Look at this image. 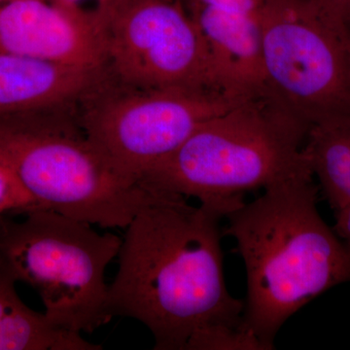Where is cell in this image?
Returning <instances> with one entry per match:
<instances>
[{
	"label": "cell",
	"instance_id": "obj_21",
	"mask_svg": "<svg viewBox=\"0 0 350 350\" xmlns=\"http://www.w3.org/2000/svg\"><path fill=\"white\" fill-rule=\"evenodd\" d=\"M182 1H183V0H182Z\"/></svg>",
	"mask_w": 350,
	"mask_h": 350
},
{
	"label": "cell",
	"instance_id": "obj_20",
	"mask_svg": "<svg viewBox=\"0 0 350 350\" xmlns=\"http://www.w3.org/2000/svg\"><path fill=\"white\" fill-rule=\"evenodd\" d=\"M7 1H9V0H0V5H1V4L5 3Z\"/></svg>",
	"mask_w": 350,
	"mask_h": 350
},
{
	"label": "cell",
	"instance_id": "obj_15",
	"mask_svg": "<svg viewBox=\"0 0 350 350\" xmlns=\"http://www.w3.org/2000/svg\"><path fill=\"white\" fill-rule=\"evenodd\" d=\"M81 21L105 38L113 16L124 0H47Z\"/></svg>",
	"mask_w": 350,
	"mask_h": 350
},
{
	"label": "cell",
	"instance_id": "obj_4",
	"mask_svg": "<svg viewBox=\"0 0 350 350\" xmlns=\"http://www.w3.org/2000/svg\"><path fill=\"white\" fill-rule=\"evenodd\" d=\"M56 111L0 115V161L43 208L125 230L153 189L119 174L78 119Z\"/></svg>",
	"mask_w": 350,
	"mask_h": 350
},
{
	"label": "cell",
	"instance_id": "obj_5",
	"mask_svg": "<svg viewBox=\"0 0 350 350\" xmlns=\"http://www.w3.org/2000/svg\"><path fill=\"white\" fill-rule=\"evenodd\" d=\"M122 239L50 209L0 220V267L36 290L54 325L93 333L111 321L105 271Z\"/></svg>",
	"mask_w": 350,
	"mask_h": 350
},
{
	"label": "cell",
	"instance_id": "obj_10",
	"mask_svg": "<svg viewBox=\"0 0 350 350\" xmlns=\"http://www.w3.org/2000/svg\"><path fill=\"white\" fill-rule=\"evenodd\" d=\"M103 68L0 53V115L54 111L98 87Z\"/></svg>",
	"mask_w": 350,
	"mask_h": 350
},
{
	"label": "cell",
	"instance_id": "obj_17",
	"mask_svg": "<svg viewBox=\"0 0 350 350\" xmlns=\"http://www.w3.org/2000/svg\"><path fill=\"white\" fill-rule=\"evenodd\" d=\"M317 10L340 33L350 25V0H312Z\"/></svg>",
	"mask_w": 350,
	"mask_h": 350
},
{
	"label": "cell",
	"instance_id": "obj_14",
	"mask_svg": "<svg viewBox=\"0 0 350 350\" xmlns=\"http://www.w3.org/2000/svg\"><path fill=\"white\" fill-rule=\"evenodd\" d=\"M45 209L24 187L15 174L0 161V220Z\"/></svg>",
	"mask_w": 350,
	"mask_h": 350
},
{
	"label": "cell",
	"instance_id": "obj_16",
	"mask_svg": "<svg viewBox=\"0 0 350 350\" xmlns=\"http://www.w3.org/2000/svg\"><path fill=\"white\" fill-rule=\"evenodd\" d=\"M183 2L186 8L194 5L208 6L229 12L259 16L267 0H183Z\"/></svg>",
	"mask_w": 350,
	"mask_h": 350
},
{
	"label": "cell",
	"instance_id": "obj_9",
	"mask_svg": "<svg viewBox=\"0 0 350 350\" xmlns=\"http://www.w3.org/2000/svg\"><path fill=\"white\" fill-rule=\"evenodd\" d=\"M0 53L103 68L105 38L47 0H9L0 5Z\"/></svg>",
	"mask_w": 350,
	"mask_h": 350
},
{
	"label": "cell",
	"instance_id": "obj_8",
	"mask_svg": "<svg viewBox=\"0 0 350 350\" xmlns=\"http://www.w3.org/2000/svg\"><path fill=\"white\" fill-rule=\"evenodd\" d=\"M105 43L107 64L126 87L227 93L182 0H124L105 32Z\"/></svg>",
	"mask_w": 350,
	"mask_h": 350
},
{
	"label": "cell",
	"instance_id": "obj_11",
	"mask_svg": "<svg viewBox=\"0 0 350 350\" xmlns=\"http://www.w3.org/2000/svg\"><path fill=\"white\" fill-rule=\"evenodd\" d=\"M211 55L214 73L227 93L250 98L265 92L259 16L188 7Z\"/></svg>",
	"mask_w": 350,
	"mask_h": 350
},
{
	"label": "cell",
	"instance_id": "obj_19",
	"mask_svg": "<svg viewBox=\"0 0 350 350\" xmlns=\"http://www.w3.org/2000/svg\"><path fill=\"white\" fill-rule=\"evenodd\" d=\"M342 38V43L345 51V57H347V68H349V73L350 77V25L345 27L340 33Z\"/></svg>",
	"mask_w": 350,
	"mask_h": 350
},
{
	"label": "cell",
	"instance_id": "obj_3",
	"mask_svg": "<svg viewBox=\"0 0 350 350\" xmlns=\"http://www.w3.org/2000/svg\"><path fill=\"white\" fill-rule=\"evenodd\" d=\"M308 130L264 92L202 124L139 183L196 198L226 217L246 193L312 170L304 151Z\"/></svg>",
	"mask_w": 350,
	"mask_h": 350
},
{
	"label": "cell",
	"instance_id": "obj_18",
	"mask_svg": "<svg viewBox=\"0 0 350 350\" xmlns=\"http://www.w3.org/2000/svg\"><path fill=\"white\" fill-rule=\"evenodd\" d=\"M335 213L336 224L334 231L342 241L350 271V206L338 209Z\"/></svg>",
	"mask_w": 350,
	"mask_h": 350
},
{
	"label": "cell",
	"instance_id": "obj_7",
	"mask_svg": "<svg viewBox=\"0 0 350 350\" xmlns=\"http://www.w3.org/2000/svg\"><path fill=\"white\" fill-rule=\"evenodd\" d=\"M126 88L98 98L78 121L113 169L138 183L202 124L248 98L219 91Z\"/></svg>",
	"mask_w": 350,
	"mask_h": 350
},
{
	"label": "cell",
	"instance_id": "obj_1",
	"mask_svg": "<svg viewBox=\"0 0 350 350\" xmlns=\"http://www.w3.org/2000/svg\"><path fill=\"white\" fill-rule=\"evenodd\" d=\"M154 191L122 239L118 271L108 288L111 317L144 324L156 350H264L244 327V301L226 285L225 214Z\"/></svg>",
	"mask_w": 350,
	"mask_h": 350
},
{
	"label": "cell",
	"instance_id": "obj_12",
	"mask_svg": "<svg viewBox=\"0 0 350 350\" xmlns=\"http://www.w3.org/2000/svg\"><path fill=\"white\" fill-rule=\"evenodd\" d=\"M17 282L0 267V350H100L81 334L59 328L29 308L16 290Z\"/></svg>",
	"mask_w": 350,
	"mask_h": 350
},
{
	"label": "cell",
	"instance_id": "obj_2",
	"mask_svg": "<svg viewBox=\"0 0 350 350\" xmlns=\"http://www.w3.org/2000/svg\"><path fill=\"white\" fill-rule=\"evenodd\" d=\"M312 170L265 188L226 218L223 231L245 265L244 327L265 350L292 315L320 294L350 282L344 244L317 209Z\"/></svg>",
	"mask_w": 350,
	"mask_h": 350
},
{
	"label": "cell",
	"instance_id": "obj_6",
	"mask_svg": "<svg viewBox=\"0 0 350 350\" xmlns=\"http://www.w3.org/2000/svg\"><path fill=\"white\" fill-rule=\"evenodd\" d=\"M259 25L265 93L308 128L350 115L344 43L312 0H267Z\"/></svg>",
	"mask_w": 350,
	"mask_h": 350
},
{
	"label": "cell",
	"instance_id": "obj_13",
	"mask_svg": "<svg viewBox=\"0 0 350 350\" xmlns=\"http://www.w3.org/2000/svg\"><path fill=\"white\" fill-rule=\"evenodd\" d=\"M304 151L332 208L350 206V115L310 126Z\"/></svg>",
	"mask_w": 350,
	"mask_h": 350
}]
</instances>
